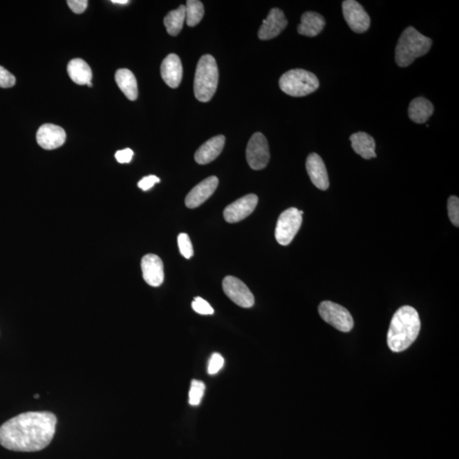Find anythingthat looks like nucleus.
I'll list each match as a JSON object with an SVG mask.
<instances>
[{
	"mask_svg": "<svg viewBox=\"0 0 459 459\" xmlns=\"http://www.w3.org/2000/svg\"><path fill=\"white\" fill-rule=\"evenodd\" d=\"M57 424L50 412L21 413L0 427V445L15 451H41L53 440Z\"/></svg>",
	"mask_w": 459,
	"mask_h": 459,
	"instance_id": "f257e3e1",
	"label": "nucleus"
},
{
	"mask_svg": "<svg viewBox=\"0 0 459 459\" xmlns=\"http://www.w3.org/2000/svg\"><path fill=\"white\" fill-rule=\"evenodd\" d=\"M420 315L412 306L401 307L392 317L387 335L388 348L393 353H402L412 346L420 334Z\"/></svg>",
	"mask_w": 459,
	"mask_h": 459,
	"instance_id": "f03ea898",
	"label": "nucleus"
},
{
	"mask_svg": "<svg viewBox=\"0 0 459 459\" xmlns=\"http://www.w3.org/2000/svg\"><path fill=\"white\" fill-rule=\"evenodd\" d=\"M431 46V39L421 35L413 27L406 28L395 47V62L401 68H406L417 58L427 55Z\"/></svg>",
	"mask_w": 459,
	"mask_h": 459,
	"instance_id": "7ed1b4c3",
	"label": "nucleus"
},
{
	"mask_svg": "<svg viewBox=\"0 0 459 459\" xmlns=\"http://www.w3.org/2000/svg\"><path fill=\"white\" fill-rule=\"evenodd\" d=\"M219 82V70L212 55H203L198 63L194 79V95L199 102H208L213 98Z\"/></svg>",
	"mask_w": 459,
	"mask_h": 459,
	"instance_id": "20e7f679",
	"label": "nucleus"
},
{
	"mask_svg": "<svg viewBox=\"0 0 459 459\" xmlns=\"http://www.w3.org/2000/svg\"><path fill=\"white\" fill-rule=\"evenodd\" d=\"M319 80L314 73L303 69H292L285 73L279 79V86L285 94L302 97L319 88Z\"/></svg>",
	"mask_w": 459,
	"mask_h": 459,
	"instance_id": "39448f33",
	"label": "nucleus"
},
{
	"mask_svg": "<svg viewBox=\"0 0 459 459\" xmlns=\"http://www.w3.org/2000/svg\"><path fill=\"white\" fill-rule=\"evenodd\" d=\"M302 224V214L296 208L288 209L282 214L277 221L275 236L277 243L287 246L292 243L297 234Z\"/></svg>",
	"mask_w": 459,
	"mask_h": 459,
	"instance_id": "423d86ee",
	"label": "nucleus"
},
{
	"mask_svg": "<svg viewBox=\"0 0 459 459\" xmlns=\"http://www.w3.org/2000/svg\"><path fill=\"white\" fill-rule=\"evenodd\" d=\"M318 312L326 323L339 331L348 332L354 327V320L349 310L338 303L331 301L321 302Z\"/></svg>",
	"mask_w": 459,
	"mask_h": 459,
	"instance_id": "0eeeda50",
	"label": "nucleus"
},
{
	"mask_svg": "<svg viewBox=\"0 0 459 459\" xmlns=\"http://www.w3.org/2000/svg\"><path fill=\"white\" fill-rule=\"evenodd\" d=\"M247 164L251 169L261 170L268 166L270 161V150L268 140L260 132L252 135L246 149Z\"/></svg>",
	"mask_w": 459,
	"mask_h": 459,
	"instance_id": "6e6552de",
	"label": "nucleus"
},
{
	"mask_svg": "<svg viewBox=\"0 0 459 459\" xmlns=\"http://www.w3.org/2000/svg\"><path fill=\"white\" fill-rule=\"evenodd\" d=\"M222 287L225 295L243 308H250L254 306V297L247 285L235 277H225Z\"/></svg>",
	"mask_w": 459,
	"mask_h": 459,
	"instance_id": "1a4fd4ad",
	"label": "nucleus"
},
{
	"mask_svg": "<svg viewBox=\"0 0 459 459\" xmlns=\"http://www.w3.org/2000/svg\"><path fill=\"white\" fill-rule=\"evenodd\" d=\"M344 20L351 30L357 33L368 30L371 19L364 6L355 0H346L342 3Z\"/></svg>",
	"mask_w": 459,
	"mask_h": 459,
	"instance_id": "9d476101",
	"label": "nucleus"
},
{
	"mask_svg": "<svg viewBox=\"0 0 459 459\" xmlns=\"http://www.w3.org/2000/svg\"><path fill=\"white\" fill-rule=\"evenodd\" d=\"M256 195L247 194L228 205L224 210V218L228 223H236L254 212L258 205Z\"/></svg>",
	"mask_w": 459,
	"mask_h": 459,
	"instance_id": "9b49d317",
	"label": "nucleus"
},
{
	"mask_svg": "<svg viewBox=\"0 0 459 459\" xmlns=\"http://www.w3.org/2000/svg\"><path fill=\"white\" fill-rule=\"evenodd\" d=\"M288 20L283 10L274 8L263 21L258 36L261 40H270L279 36L287 28Z\"/></svg>",
	"mask_w": 459,
	"mask_h": 459,
	"instance_id": "f8f14e48",
	"label": "nucleus"
},
{
	"mask_svg": "<svg viewBox=\"0 0 459 459\" xmlns=\"http://www.w3.org/2000/svg\"><path fill=\"white\" fill-rule=\"evenodd\" d=\"M219 180L216 176L207 178L189 192L185 203L189 209H196L206 202L216 191Z\"/></svg>",
	"mask_w": 459,
	"mask_h": 459,
	"instance_id": "ddd939ff",
	"label": "nucleus"
},
{
	"mask_svg": "<svg viewBox=\"0 0 459 459\" xmlns=\"http://www.w3.org/2000/svg\"><path fill=\"white\" fill-rule=\"evenodd\" d=\"M143 279L151 287H159L164 283V263L156 254L145 255L142 260Z\"/></svg>",
	"mask_w": 459,
	"mask_h": 459,
	"instance_id": "4468645a",
	"label": "nucleus"
},
{
	"mask_svg": "<svg viewBox=\"0 0 459 459\" xmlns=\"http://www.w3.org/2000/svg\"><path fill=\"white\" fill-rule=\"evenodd\" d=\"M37 142L46 150H54L60 147L66 142V135L60 126L46 124L37 132Z\"/></svg>",
	"mask_w": 459,
	"mask_h": 459,
	"instance_id": "2eb2a0df",
	"label": "nucleus"
},
{
	"mask_svg": "<svg viewBox=\"0 0 459 459\" xmlns=\"http://www.w3.org/2000/svg\"><path fill=\"white\" fill-rule=\"evenodd\" d=\"M306 170L314 186L321 191L328 190L329 179L323 158L317 153H310L306 159Z\"/></svg>",
	"mask_w": 459,
	"mask_h": 459,
	"instance_id": "dca6fc26",
	"label": "nucleus"
},
{
	"mask_svg": "<svg viewBox=\"0 0 459 459\" xmlns=\"http://www.w3.org/2000/svg\"><path fill=\"white\" fill-rule=\"evenodd\" d=\"M161 75L166 84L176 88L182 80L183 68L179 57L176 54H169L161 65Z\"/></svg>",
	"mask_w": 459,
	"mask_h": 459,
	"instance_id": "f3484780",
	"label": "nucleus"
},
{
	"mask_svg": "<svg viewBox=\"0 0 459 459\" xmlns=\"http://www.w3.org/2000/svg\"><path fill=\"white\" fill-rule=\"evenodd\" d=\"M225 143L224 135H217L207 140L195 153V160L198 165H208L220 156Z\"/></svg>",
	"mask_w": 459,
	"mask_h": 459,
	"instance_id": "a211bd4d",
	"label": "nucleus"
},
{
	"mask_svg": "<svg viewBox=\"0 0 459 459\" xmlns=\"http://www.w3.org/2000/svg\"><path fill=\"white\" fill-rule=\"evenodd\" d=\"M350 140L355 153L360 155L362 158L371 159L377 157L375 140L368 133H355L350 135Z\"/></svg>",
	"mask_w": 459,
	"mask_h": 459,
	"instance_id": "6ab92c4d",
	"label": "nucleus"
},
{
	"mask_svg": "<svg viewBox=\"0 0 459 459\" xmlns=\"http://www.w3.org/2000/svg\"><path fill=\"white\" fill-rule=\"evenodd\" d=\"M325 25L326 21L321 15L308 11L302 15L301 24L298 26V32L306 37H316L324 30Z\"/></svg>",
	"mask_w": 459,
	"mask_h": 459,
	"instance_id": "aec40b11",
	"label": "nucleus"
},
{
	"mask_svg": "<svg viewBox=\"0 0 459 459\" xmlns=\"http://www.w3.org/2000/svg\"><path fill=\"white\" fill-rule=\"evenodd\" d=\"M68 73L74 83L92 87V70L82 59H73L68 63Z\"/></svg>",
	"mask_w": 459,
	"mask_h": 459,
	"instance_id": "412c9836",
	"label": "nucleus"
},
{
	"mask_svg": "<svg viewBox=\"0 0 459 459\" xmlns=\"http://www.w3.org/2000/svg\"><path fill=\"white\" fill-rule=\"evenodd\" d=\"M434 113V106L424 97L413 99L410 103L409 116L416 124H424Z\"/></svg>",
	"mask_w": 459,
	"mask_h": 459,
	"instance_id": "4be33fe9",
	"label": "nucleus"
},
{
	"mask_svg": "<svg viewBox=\"0 0 459 459\" xmlns=\"http://www.w3.org/2000/svg\"><path fill=\"white\" fill-rule=\"evenodd\" d=\"M118 86L131 101H135L138 97V85L134 73L128 69L118 70L115 74Z\"/></svg>",
	"mask_w": 459,
	"mask_h": 459,
	"instance_id": "5701e85b",
	"label": "nucleus"
},
{
	"mask_svg": "<svg viewBox=\"0 0 459 459\" xmlns=\"http://www.w3.org/2000/svg\"><path fill=\"white\" fill-rule=\"evenodd\" d=\"M186 21V6H180L179 8L170 11L165 17L164 24L169 35L177 36L183 28Z\"/></svg>",
	"mask_w": 459,
	"mask_h": 459,
	"instance_id": "b1692460",
	"label": "nucleus"
},
{
	"mask_svg": "<svg viewBox=\"0 0 459 459\" xmlns=\"http://www.w3.org/2000/svg\"><path fill=\"white\" fill-rule=\"evenodd\" d=\"M205 16V7L198 0H188L186 5V21L189 27H195Z\"/></svg>",
	"mask_w": 459,
	"mask_h": 459,
	"instance_id": "393cba45",
	"label": "nucleus"
},
{
	"mask_svg": "<svg viewBox=\"0 0 459 459\" xmlns=\"http://www.w3.org/2000/svg\"><path fill=\"white\" fill-rule=\"evenodd\" d=\"M205 384L201 381L194 380L191 381L190 391H189V403L191 406H198L205 395Z\"/></svg>",
	"mask_w": 459,
	"mask_h": 459,
	"instance_id": "a878e982",
	"label": "nucleus"
},
{
	"mask_svg": "<svg viewBox=\"0 0 459 459\" xmlns=\"http://www.w3.org/2000/svg\"><path fill=\"white\" fill-rule=\"evenodd\" d=\"M178 245H179V249L180 254L186 259H190L194 255V247H192V243L189 236L186 233H180L179 236H178Z\"/></svg>",
	"mask_w": 459,
	"mask_h": 459,
	"instance_id": "bb28decb",
	"label": "nucleus"
},
{
	"mask_svg": "<svg viewBox=\"0 0 459 459\" xmlns=\"http://www.w3.org/2000/svg\"><path fill=\"white\" fill-rule=\"evenodd\" d=\"M449 219L455 227H459V199L456 196H451L447 201Z\"/></svg>",
	"mask_w": 459,
	"mask_h": 459,
	"instance_id": "cd10ccee",
	"label": "nucleus"
},
{
	"mask_svg": "<svg viewBox=\"0 0 459 459\" xmlns=\"http://www.w3.org/2000/svg\"><path fill=\"white\" fill-rule=\"evenodd\" d=\"M192 309L200 315H213L214 312L212 306L208 302L200 297H195L194 301L191 303Z\"/></svg>",
	"mask_w": 459,
	"mask_h": 459,
	"instance_id": "c85d7f7f",
	"label": "nucleus"
},
{
	"mask_svg": "<svg viewBox=\"0 0 459 459\" xmlns=\"http://www.w3.org/2000/svg\"><path fill=\"white\" fill-rule=\"evenodd\" d=\"M224 362V358L221 354L214 353L209 362L208 373L209 375H216V373L219 372L223 368Z\"/></svg>",
	"mask_w": 459,
	"mask_h": 459,
	"instance_id": "c756f323",
	"label": "nucleus"
},
{
	"mask_svg": "<svg viewBox=\"0 0 459 459\" xmlns=\"http://www.w3.org/2000/svg\"><path fill=\"white\" fill-rule=\"evenodd\" d=\"M16 84V77L8 70L0 66V87L10 88Z\"/></svg>",
	"mask_w": 459,
	"mask_h": 459,
	"instance_id": "7c9ffc66",
	"label": "nucleus"
},
{
	"mask_svg": "<svg viewBox=\"0 0 459 459\" xmlns=\"http://www.w3.org/2000/svg\"><path fill=\"white\" fill-rule=\"evenodd\" d=\"M160 182V179L156 176H149L144 177L140 180L138 183V187L143 191L150 190L151 187L155 186V184Z\"/></svg>",
	"mask_w": 459,
	"mask_h": 459,
	"instance_id": "2f4dec72",
	"label": "nucleus"
},
{
	"mask_svg": "<svg viewBox=\"0 0 459 459\" xmlns=\"http://www.w3.org/2000/svg\"><path fill=\"white\" fill-rule=\"evenodd\" d=\"M133 156H134V151L129 149V148L118 151L116 154H115V158H116L117 161L120 162V164H129L132 160Z\"/></svg>",
	"mask_w": 459,
	"mask_h": 459,
	"instance_id": "473e14b6",
	"label": "nucleus"
},
{
	"mask_svg": "<svg viewBox=\"0 0 459 459\" xmlns=\"http://www.w3.org/2000/svg\"><path fill=\"white\" fill-rule=\"evenodd\" d=\"M68 5L74 13L82 14L87 9V0H68Z\"/></svg>",
	"mask_w": 459,
	"mask_h": 459,
	"instance_id": "72a5a7b5",
	"label": "nucleus"
},
{
	"mask_svg": "<svg viewBox=\"0 0 459 459\" xmlns=\"http://www.w3.org/2000/svg\"><path fill=\"white\" fill-rule=\"evenodd\" d=\"M112 2L116 3V5H128L129 3L128 0H113Z\"/></svg>",
	"mask_w": 459,
	"mask_h": 459,
	"instance_id": "f704fd0d",
	"label": "nucleus"
},
{
	"mask_svg": "<svg viewBox=\"0 0 459 459\" xmlns=\"http://www.w3.org/2000/svg\"><path fill=\"white\" fill-rule=\"evenodd\" d=\"M35 398H39V394L35 395Z\"/></svg>",
	"mask_w": 459,
	"mask_h": 459,
	"instance_id": "c9c22d12",
	"label": "nucleus"
}]
</instances>
